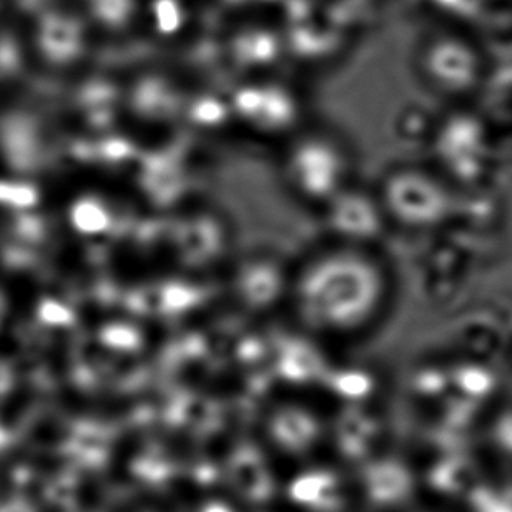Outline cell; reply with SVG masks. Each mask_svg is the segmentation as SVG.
<instances>
[{
    "instance_id": "6da1fadb",
    "label": "cell",
    "mask_w": 512,
    "mask_h": 512,
    "mask_svg": "<svg viewBox=\"0 0 512 512\" xmlns=\"http://www.w3.org/2000/svg\"><path fill=\"white\" fill-rule=\"evenodd\" d=\"M390 298L392 275L378 250L327 240L292 268L285 306L315 338L352 341L380 324Z\"/></svg>"
},
{
    "instance_id": "7a4b0ae2",
    "label": "cell",
    "mask_w": 512,
    "mask_h": 512,
    "mask_svg": "<svg viewBox=\"0 0 512 512\" xmlns=\"http://www.w3.org/2000/svg\"><path fill=\"white\" fill-rule=\"evenodd\" d=\"M280 149L278 165L285 191L317 212L357 179L353 147L333 130L306 125Z\"/></svg>"
},
{
    "instance_id": "3957f363",
    "label": "cell",
    "mask_w": 512,
    "mask_h": 512,
    "mask_svg": "<svg viewBox=\"0 0 512 512\" xmlns=\"http://www.w3.org/2000/svg\"><path fill=\"white\" fill-rule=\"evenodd\" d=\"M320 221L327 240L350 243L359 247H374L388 228L387 215L374 186L353 180L333 200L320 208Z\"/></svg>"
},
{
    "instance_id": "277c9868",
    "label": "cell",
    "mask_w": 512,
    "mask_h": 512,
    "mask_svg": "<svg viewBox=\"0 0 512 512\" xmlns=\"http://www.w3.org/2000/svg\"><path fill=\"white\" fill-rule=\"evenodd\" d=\"M233 119L242 130L256 139L278 142L305 128L303 107L289 91L278 88H249L236 95L231 104Z\"/></svg>"
},
{
    "instance_id": "5b68a950",
    "label": "cell",
    "mask_w": 512,
    "mask_h": 512,
    "mask_svg": "<svg viewBox=\"0 0 512 512\" xmlns=\"http://www.w3.org/2000/svg\"><path fill=\"white\" fill-rule=\"evenodd\" d=\"M324 418L317 409L298 401L284 399L264 415V432L277 450L299 457L315 450L324 437Z\"/></svg>"
},
{
    "instance_id": "8992f818",
    "label": "cell",
    "mask_w": 512,
    "mask_h": 512,
    "mask_svg": "<svg viewBox=\"0 0 512 512\" xmlns=\"http://www.w3.org/2000/svg\"><path fill=\"white\" fill-rule=\"evenodd\" d=\"M291 270H282V266L268 257H254L245 264L238 275V296L245 305L254 310L273 308L287 303Z\"/></svg>"
},
{
    "instance_id": "52a82bcc",
    "label": "cell",
    "mask_w": 512,
    "mask_h": 512,
    "mask_svg": "<svg viewBox=\"0 0 512 512\" xmlns=\"http://www.w3.org/2000/svg\"><path fill=\"white\" fill-rule=\"evenodd\" d=\"M39 48L53 63H69L79 53V27L62 14H46L39 23Z\"/></svg>"
},
{
    "instance_id": "ba28073f",
    "label": "cell",
    "mask_w": 512,
    "mask_h": 512,
    "mask_svg": "<svg viewBox=\"0 0 512 512\" xmlns=\"http://www.w3.org/2000/svg\"><path fill=\"white\" fill-rule=\"evenodd\" d=\"M289 493L299 506L324 512L338 506L340 486L331 472L310 471L292 481Z\"/></svg>"
},
{
    "instance_id": "9c48e42d",
    "label": "cell",
    "mask_w": 512,
    "mask_h": 512,
    "mask_svg": "<svg viewBox=\"0 0 512 512\" xmlns=\"http://www.w3.org/2000/svg\"><path fill=\"white\" fill-rule=\"evenodd\" d=\"M362 483L367 497L380 506L399 504L408 497L411 488L408 474L399 465L387 462L369 465L364 471Z\"/></svg>"
},
{
    "instance_id": "30bf717a",
    "label": "cell",
    "mask_w": 512,
    "mask_h": 512,
    "mask_svg": "<svg viewBox=\"0 0 512 512\" xmlns=\"http://www.w3.org/2000/svg\"><path fill=\"white\" fill-rule=\"evenodd\" d=\"M11 381H13V373L9 367L0 364V395L6 394L9 387H11Z\"/></svg>"
},
{
    "instance_id": "8fae6325",
    "label": "cell",
    "mask_w": 512,
    "mask_h": 512,
    "mask_svg": "<svg viewBox=\"0 0 512 512\" xmlns=\"http://www.w3.org/2000/svg\"><path fill=\"white\" fill-rule=\"evenodd\" d=\"M207 512H228L226 509H222V507H210Z\"/></svg>"
}]
</instances>
